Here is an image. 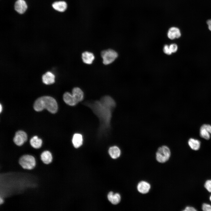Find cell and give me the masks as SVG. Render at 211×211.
I'll use <instances>...</instances> for the list:
<instances>
[{"instance_id": "obj_1", "label": "cell", "mask_w": 211, "mask_h": 211, "mask_svg": "<svg viewBox=\"0 0 211 211\" xmlns=\"http://www.w3.org/2000/svg\"><path fill=\"white\" fill-rule=\"evenodd\" d=\"M33 108L37 111H40L46 109L49 112L55 113L58 110V105L56 100L52 97L45 96L37 99L34 103Z\"/></svg>"}, {"instance_id": "obj_2", "label": "cell", "mask_w": 211, "mask_h": 211, "mask_svg": "<svg viewBox=\"0 0 211 211\" xmlns=\"http://www.w3.org/2000/svg\"><path fill=\"white\" fill-rule=\"evenodd\" d=\"M18 162L23 169L28 170L33 169L36 165L35 158L29 154H25L22 156L19 159Z\"/></svg>"}, {"instance_id": "obj_3", "label": "cell", "mask_w": 211, "mask_h": 211, "mask_svg": "<svg viewBox=\"0 0 211 211\" xmlns=\"http://www.w3.org/2000/svg\"><path fill=\"white\" fill-rule=\"evenodd\" d=\"M171 155V152L169 148L165 145L159 147L156 154V160L160 163H164L169 159Z\"/></svg>"}, {"instance_id": "obj_4", "label": "cell", "mask_w": 211, "mask_h": 211, "mask_svg": "<svg viewBox=\"0 0 211 211\" xmlns=\"http://www.w3.org/2000/svg\"><path fill=\"white\" fill-rule=\"evenodd\" d=\"M103 62L105 65H108L113 62L118 56L117 53L115 50L109 49L102 51L101 53Z\"/></svg>"}, {"instance_id": "obj_5", "label": "cell", "mask_w": 211, "mask_h": 211, "mask_svg": "<svg viewBox=\"0 0 211 211\" xmlns=\"http://www.w3.org/2000/svg\"><path fill=\"white\" fill-rule=\"evenodd\" d=\"M27 139L26 133L23 131L20 130L16 133L13 141L16 145L18 146H21L27 141Z\"/></svg>"}, {"instance_id": "obj_6", "label": "cell", "mask_w": 211, "mask_h": 211, "mask_svg": "<svg viewBox=\"0 0 211 211\" xmlns=\"http://www.w3.org/2000/svg\"><path fill=\"white\" fill-rule=\"evenodd\" d=\"M200 134L202 138L205 139H209L211 134V125L209 124L203 125L200 127Z\"/></svg>"}, {"instance_id": "obj_7", "label": "cell", "mask_w": 211, "mask_h": 211, "mask_svg": "<svg viewBox=\"0 0 211 211\" xmlns=\"http://www.w3.org/2000/svg\"><path fill=\"white\" fill-rule=\"evenodd\" d=\"M40 158L43 163L48 164L52 162L53 156L50 151L48 150H45L41 153Z\"/></svg>"}, {"instance_id": "obj_8", "label": "cell", "mask_w": 211, "mask_h": 211, "mask_svg": "<svg viewBox=\"0 0 211 211\" xmlns=\"http://www.w3.org/2000/svg\"><path fill=\"white\" fill-rule=\"evenodd\" d=\"M27 8V6L24 0H17L15 4L16 11L20 14L24 13Z\"/></svg>"}, {"instance_id": "obj_9", "label": "cell", "mask_w": 211, "mask_h": 211, "mask_svg": "<svg viewBox=\"0 0 211 211\" xmlns=\"http://www.w3.org/2000/svg\"><path fill=\"white\" fill-rule=\"evenodd\" d=\"M150 184L147 182L142 181L138 183L137 186L138 191L140 193L145 194L148 193L150 188Z\"/></svg>"}, {"instance_id": "obj_10", "label": "cell", "mask_w": 211, "mask_h": 211, "mask_svg": "<svg viewBox=\"0 0 211 211\" xmlns=\"http://www.w3.org/2000/svg\"><path fill=\"white\" fill-rule=\"evenodd\" d=\"M55 76L50 72H47L43 75L42 79L43 82L45 84L49 85L54 83L55 82Z\"/></svg>"}, {"instance_id": "obj_11", "label": "cell", "mask_w": 211, "mask_h": 211, "mask_svg": "<svg viewBox=\"0 0 211 211\" xmlns=\"http://www.w3.org/2000/svg\"><path fill=\"white\" fill-rule=\"evenodd\" d=\"M63 99L66 104L70 106H75L78 103L72 94L69 92H66L64 93Z\"/></svg>"}, {"instance_id": "obj_12", "label": "cell", "mask_w": 211, "mask_h": 211, "mask_svg": "<svg viewBox=\"0 0 211 211\" xmlns=\"http://www.w3.org/2000/svg\"><path fill=\"white\" fill-rule=\"evenodd\" d=\"M82 59L83 62L87 64H91L95 59L93 54L91 52L85 51L82 54Z\"/></svg>"}, {"instance_id": "obj_13", "label": "cell", "mask_w": 211, "mask_h": 211, "mask_svg": "<svg viewBox=\"0 0 211 211\" xmlns=\"http://www.w3.org/2000/svg\"><path fill=\"white\" fill-rule=\"evenodd\" d=\"M167 36L171 40L178 38L181 36L179 29L176 27L171 28L168 30Z\"/></svg>"}, {"instance_id": "obj_14", "label": "cell", "mask_w": 211, "mask_h": 211, "mask_svg": "<svg viewBox=\"0 0 211 211\" xmlns=\"http://www.w3.org/2000/svg\"><path fill=\"white\" fill-rule=\"evenodd\" d=\"M72 94L78 103L82 101L83 99L84 96L83 92L79 87H76L74 88L72 90Z\"/></svg>"}, {"instance_id": "obj_15", "label": "cell", "mask_w": 211, "mask_h": 211, "mask_svg": "<svg viewBox=\"0 0 211 211\" xmlns=\"http://www.w3.org/2000/svg\"><path fill=\"white\" fill-rule=\"evenodd\" d=\"M30 143L31 146L34 149H38L42 146V141L38 136H35L32 137L30 140Z\"/></svg>"}, {"instance_id": "obj_16", "label": "cell", "mask_w": 211, "mask_h": 211, "mask_svg": "<svg viewBox=\"0 0 211 211\" xmlns=\"http://www.w3.org/2000/svg\"><path fill=\"white\" fill-rule=\"evenodd\" d=\"M108 198L112 204L116 205L120 202L121 197L118 193L114 194L113 192H110L108 195Z\"/></svg>"}, {"instance_id": "obj_17", "label": "cell", "mask_w": 211, "mask_h": 211, "mask_svg": "<svg viewBox=\"0 0 211 211\" xmlns=\"http://www.w3.org/2000/svg\"><path fill=\"white\" fill-rule=\"evenodd\" d=\"M52 6L55 10L60 12H63L66 10L67 4L64 1H56L52 4Z\"/></svg>"}, {"instance_id": "obj_18", "label": "cell", "mask_w": 211, "mask_h": 211, "mask_svg": "<svg viewBox=\"0 0 211 211\" xmlns=\"http://www.w3.org/2000/svg\"><path fill=\"white\" fill-rule=\"evenodd\" d=\"M72 143L75 148H78L80 147L83 143L82 135L79 133L74 134L73 137Z\"/></svg>"}, {"instance_id": "obj_19", "label": "cell", "mask_w": 211, "mask_h": 211, "mask_svg": "<svg viewBox=\"0 0 211 211\" xmlns=\"http://www.w3.org/2000/svg\"><path fill=\"white\" fill-rule=\"evenodd\" d=\"M108 152L110 156L113 159H116L119 157L121 154L120 149L116 146L110 147L109 149Z\"/></svg>"}, {"instance_id": "obj_20", "label": "cell", "mask_w": 211, "mask_h": 211, "mask_svg": "<svg viewBox=\"0 0 211 211\" xmlns=\"http://www.w3.org/2000/svg\"><path fill=\"white\" fill-rule=\"evenodd\" d=\"M188 143L190 148L193 150H198L200 148V142L197 139L193 138H190L188 141Z\"/></svg>"}, {"instance_id": "obj_21", "label": "cell", "mask_w": 211, "mask_h": 211, "mask_svg": "<svg viewBox=\"0 0 211 211\" xmlns=\"http://www.w3.org/2000/svg\"><path fill=\"white\" fill-rule=\"evenodd\" d=\"M205 187L209 192H211V180L206 181L205 184Z\"/></svg>"}, {"instance_id": "obj_22", "label": "cell", "mask_w": 211, "mask_h": 211, "mask_svg": "<svg viewBox=\"0 0 211 211\" xmlns=\"http://www.w3.org/2000/svg\"><path fill=\"white\" fill-rule=\"evenodd\" d=\"M169 47L172 53L176 52L178 49L177 46L175 44H171L169 45Z\"/></svg>"}, {"instance_id": "obj_23", "label": "cell", "mask_w": 211, "mask_h": 211, "mask_svg": "<svg viewBox=\"0 0 211 211\" xmlns=\"http://www.w3.org/2000/svg\"><path fill=\"white\" fill-rule=\"evenodd\" d=\"M202 208L203 211H211V205L206 203H204L202 205Z\"/></svg>"}, {"instance_id": "obj_24", "label": "cell", "mask_w": 211, "mask_h": 211, "mask_svg": "<svg viewBox=\"0 0 211 211\" xmlns=\"http://www.w3.org/2000/svg\"><path fill=\"white\" fill-rule=\"evenodd\" d=\"M163 51L165 53L168 55H170L172 53L170 49L169 46L167 45H164Z\"/></svg>"}, {"instance_id": "obj_25", "label": "cell", "mask_w": 211, "mask_h": 211, "mask_svg": "<svg viewBox=\"0 0 211 211\" xmlns=\"http://www.w3.org/2000/svg\"><path fill=\"white\" fill-rule=\"evenodd\" d=\"M184 211H195L196 210L194 207L187 206L183 210Z\"/></svg>"}, {"instance_id": "obj_26", "label": "cell", "mask_w": 211, "mask_h": 211, "mask_svg": "<svg viewBox=\"0 0 211 211\" xmlns=\"http://www.w3.org/2000/svg\"><path fill=\"white\" fill-rule=\"evenodd\" d=\"M207 23L208 25L209 30L211 31V19L208 20Z\"/></svg>"}, {"instance_id": "obj_27", "label": "cell", "mask_w": 211, "mask_h": 211, "mask_svg": "<svg viewBox=\"0 0 211 211\" xmlns=\"http://www.w3.org/2000/svg\"><path fill=\"white\" fill-rule=\"evenodd\" d=\"M2 110V107L1 105H0V112H1V111Z\"/></svg>"}, {"instance_id": "obj_28", "label": "cell", "mask_w": 211, "mask_h": 211, "mask_svg": "<svg viewBox=\"0 0 211 211\" xmlns=\"http://www.w3.org/2000/svg\"><path fill=\"white\" fill-rule=\"evenodd\" d=\"M210 200L211 201V195L210 196Z\"/></svg>"}]
</instances>
